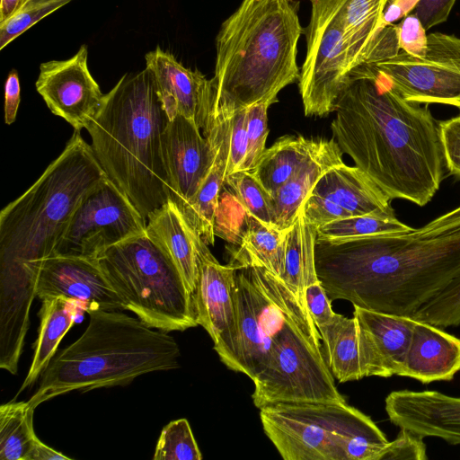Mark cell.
Here are the masks:
<instances>
[{"label":"cell","mask_w":460,"mask_h":460,"mask_svg":"<svg viewBox=\"0 0 460 460\" xmlns=\"http://www.w3.org/2000/svg\"><path fill=\"white\" fill-rule=\"evenodd\" d=\"M235 266L234 326L214 346L221 362L254 385L257 408L286 402H346L334 383L310 314L276 275L253 261Z\"/></svg>","instance_id":"cell-1"},{"label":"cell","mask_w":460,"mask_h":460,"mask_svg":"<svg viewBox=\"0 0 460 460\" xmlns=\"http://www.w3.org/2000/svg\"><path fill=\"white\" fill-rule=\"evenodd\" d=\"M75 130L63 152L0 212V367L15 375L40 262L55 254L84 199L107 174Z\"/></svg>","instance_id":"cell-2"},{"label":"cell","mask_w":460,"mask_h":460,"mask_svg":"<svg viewBox=\"0 0 460 460\" xmlns=\"http://www.w3.org/2000/svg\"><path fill=\"white\" fill-rule=\"evenodd\" d=\"M409 102L367 65L354 68L331 123L355 166L392 199L427 205L445 177L438 121L429 104Z\"/></svg>","instance_id":"cell-3"},{"label":"cell","mask_w":460,"mask_h":460,"mask_svg":"<svg viewBox=\"0 0 460 460\" xmlns=\"http://www.w3.org/2000/svg\"><path fill=\"white\" fill-rule=\"evenodd\" d=\"M316 276L327 296L410 316L460 278V225L438 233L316 241Z\"/></svg>","instance_id":"cell-4"},{"label":"cell","mask_w":460,"mask_h":460,"mask_svg":"<svg viewBox=\"0 0 460 460\" xmlns=\"http://www.w3.org/2000/svg\"><path fill=\"white\" fill-rule=\"evenodd\" d=\"M297 0H243L216 39L213 119L255 103L278 102L298 81L297 44L305 28Z\"/></svg>","instance_id":"cell-5"},{"label":"cell","mask_w":460,"mask_h":460,"mask_svg":"<svg viewBox=\"0 0 460 460\" xmlns=\"http://www.w3.org/2000/svg\"><path fill=\"white\" fill-rule=\"evenodd\" d=\"M168 120L146 67L125 74L85 128L98 163L146 221L170 199L161 143Z\"/></svg>","instance_id":"cell-6"},{"label":"cell","mask_w":460,"mask_h":460,"mask_svg":"<svg viewBox=\"0 0 460 460\" xmlns=\"http://www.w3.org/2000/svg\"><path fill=\"white\" fill-rule=\"evenodd\" d=\"M88 314L84 333L42 372L29 400L34 408L72 391L124 386L139 376L180 367V347L166 332L116 310Z\"/></svg>","instance_id":"cell-7"},{"label":"cell","mask_w":460,"mask_h":460,"mask_svg":"<svg viewBox=\"0 0 460 460\" xmlns=\"http://www.w3.org/2000/svg\"><path fill=\"white\" fill-rule=\"evenodd\" d=\"M124 310L152 328L185 331L198 325L193 299L170 254L146 232L96 258Z\"/></svg>","instance_id":"cell-8"},{"label":"cell","mask_w":460,"mask_h":460,"mask_svg":"<svg viewBox=\"0 0 460 460\" xmlns=\"http://www.w3.org/2000/svg\"><path fill=\"white\" fill-rule=\"evenodd\" d=\"M266 436L284 460H341V438L376 424L347 402H286L260 408Z\"/></svg>","instance_id":"cell-9"},{"label":"cell","mask_w":460,"mask_h":460,"mask_svg":"<svg viewBox=\"0 0 460 460\" xmlns=\"http://www.w3.org/2000/svg\"><path fill=\"white\" fill-rule=\"evenodd\" d=\"M306 55L298 79L305 116L325 117L350 79L353 66L338 13L330 0H309Z\"/></svg>","instance_id":"cell-10"},{"label":"cell","mask_w":460,"mask_h":460,"mask_svg":"<svg viewBox=\"0 0 460 460\" xmlns=\"http://www.w3.org/2000/svg\"><path fill=\"white\" fill-rule=\"evenodd\" d=\"M402 99L460 109V38L442 32L427 35L422 57L401 50L387 58L366 63Z\"/></svg>","instance_id":"cell-11"},{"label":"cell","mask_w":460,"mask_h":460,"mask_svg":"<svg viewBox=\"0 0 460 460\" xmlns=\"http://www.w3.org/2000/svg\"><path fill=\"white\" fill-rule=\"evenodd\" d=\"M146 220L107 176L82 199L54 255L96 259L106 249L144 234Z\"/></svg>","instance_id":"cell-12"},{"label":"cell","mask_w":460,"mask_h":460,"mask_svg":"<svg viewBox=\"0 0 460 460\" xmlns=\"http://www.w3.org/2000/svg\"><path fill=\"white\" fill-rule=\"evenodd\" d=\"M87 61V46L84 44L68 59L41 63L35 83L50 111L78 131L95 116L105 95L92 76Z\"/></svg>","instance_id":"cell-13"},{"label":"cell","mask_w":460,"mask_h":460,"mask_svg":"<svg viewBox=\"0 0 460 460\" xmlns=\"http://www.w3.org/2000/svg\"><path fill=\"white\" fill-rule=\"evenodd\" d=\"M146 67L154 76L168 119L181 115L195 122L206 137L214 123L212 80L198 70L185 67L159 46L146 53Z\"/></svg>","instance_id":"cell-14"},{"label":"cell","mask_w":460,"mask_h":460,"mask_svg":"<svg viewBox=\"0 0 460 460\" xmlns=\"http://www.w3.org/2000/svg\"><path fill=\"white\" fill-rule=\"evenodd\" d=\"M36 296L74 300L87 313L124 310L96 259L64 255L44 259L37 273Z\"/></svg>","instance_id":"cell-15"},{"label":"cell","mask_w":460,"mask_h":460,"mask_svg":"<svg viewBox=\"0 0 460 460\" xmlns=\"http://www.w3.org/2000/svg\"><path fill=\"white\" fill-rule=\"evenodd\" d=\"M170 199L181 208L198 191L210 170L214 147L192 120L177 115L161 137Z\"/></svg>","instance_id":"cell-16"},{"label":"cell","mask_w":460,"mask_h":460,"mask_svg":"<svg viewBox=\"0 0 460 460\" xmlns=\"http://www.w3.org/2000/svg\"><path fill=\"white\" fill-rule=\"evenodd\" d=\"M362 377L402 376L415 320L354 306Z\"/></svg>","instance_id":"cell-17"},{"label":"cell","mask_w":460,"mask_h":460,"mask_svg":"<svg viewBox=\"0 0 460 460\" xmlns=\"http://www.w3.org/2000/svg\"><path fill=\"white\" fill-rule=\"evenodd\" d=\"M193 240L198 267L192 292L196 321L208 332L215 346L225 341L234 330L235 266L232 262L220 264L194 230Z\"/></svg>","instance_id":"cell-18"},{"label":"cell","mask_w":460,"mask_h":460,"mask_svg":"<svg viewBox=\"0 0 460 460\" xmlns=\"http://www.w3.org/2000/svg\"><path fill=\"white\" fill-rule=\"evenodd\" d=\"M385 409L399 429L460 445V397L430 390H398L386 396Z\"/></svg>","instance_id":"cell-19"},{"label":"cell","mask_w":460,"mask_h":460,"mask_svg":"<svg viewBox=\"0 0 460 460\" xmlns=\"http://www.w3.org/2000/svg\"><path fill=\"white\" fill-rule=\"evenodd\" d=\"M460 371V338L415 320L402 376L422 384L450 381Z\"/></svg>","instance_id":"cell-20"},{"label":"cell","mask_w":460,"mask_h":460,"mask_svg":"<svg viewBox=\"0 0 460 460\" xmlns=\"http://www.w3.org/2000/svg\"><path fill=\"white\" fill-rule=\"evenodd\" d=\"M230 119H215L205 137L214 147V159L209 172L196 194L179 208L189 226L208 245L215 243V224L219 207V195L225 183L229 152Z\"/></svg>","instance_id":"cell-21"},{"label":"cell","mask_w":460,"mask_h":460,"mask_svg":"<svg viewBox=\"0 0 460 460\" xmlns=\"http://www.w3.org/2000/svg\"><path fill=\"white\" fill-rule=\"evenodd\" d=\"M310 193L332 201L351 217H396L386 194L359 168L344 163L327 171Z\"/></svg>","instance_id":"cell-22"},{"label":"cell","mask_w":460,"mask_h":460,"mask_svg":"<svg viewBox=\"0 0 460 460\" xmlns=\"http://www.w3.org/2000/svg\"><path fill=\"white\" fill-rule=\"evenodd\" d=\"M342 152L337 142L325 140L322 148L311 156L271 197L274 226L288 229L318 180L331 168L342 164Z\"/></svg>","instance_id":"cell-23"},{"label":"cell","mask_w":460,"mask_h":460,"mask_svg":"<svg viewBox=\"0 0 460 460\" xmlns=\"http://www.w3.org/2000/svg\"><path fill=\"white\" fill-rule=\"evenodd\" d=\"M146 232L172 258L192 295L198 273L193 230L172 199L149 216Z\"/></svg>","instance_id":"cell-24"},{"label":"cell","mask_w":460,"mask_h":460,"mask_svg":"<svg viewBox=\"0 0 460 460\" xmlns=\"http://www.w3.org/2000/svg\"><path fill=\"white\" fill-rule=\"evenodd\" d=\"M343 28L353 66L367 63L383 27V15L389 0H330Z\"/></svg>","instance_id":"cell-25"},{"label":"cell","mask_w":460,"mask_h":460,"mask_svg":"<svg viewBox=\"0 0 460 460\" xmlns=\"http://www.w3.org/2000/svg\"><path fill=\"white\" fill-rule=\"evenodd\" d=\"M41 301L32 362L17 395L35 384L55 356L62 338L75 323L78 313L84 311L77 302L64 297H44Z\"/></svg>","instance_id":"cell-26"},{"label":"cell","mask_w":460,"mask_h":460,"mask_svg":"<svg viewBox=\"0 0 460 460\" xmlns=\"http://www.w3.org/2000/svg\"><path fill=\"white\" fill-rule=\"evenodd\" d=\"M326 139L286 135L266 148L251 172L272 197L323 146Z\"/></svg>","instance_id":"cell-27"},{"label":"cell","mask_w":460,"mask_h":460,"mask_svg":"<svg viewBox=\"0 0 460 460\" xmlns=\"http://www.w3.org/2000/svg\"><path fill=\"white\" fill-rule=\"evenodd\" d=\"M315 240L316 227L306 220L301 208L295 222L286 231L285 263L280 279L305 309V287L318 280L314 265Z\"/></svg>","instance_id":"cell-28"},{"label":"cell","mask_w":460,"mask_h":460,"mask_svg":"<svg viewBox=\"0 0 460 460\" xmlns=\"http://www.w3.org/2000/svg\"><path fill=\"white\" fill-rule=\"evenodd\" d=\"M318 332L323 341L325 360L332 376L341 383L363 378L354 316L348 318L336 314L334 319L318 329Z\"/></svg>","instance_id":"cell-29"},{"label":"cell","mask_w":460,"mask_h":460,"mask_svg":"<svg viewBox=\"0 0 460 460\" xmlns=\"http://www.w3.org/2000/svg\"><path fill=\"white\" fill-rule=\"evenodd\" d=\"M246 214V213H245ZM245 226L231 257L253 261L281 278L286 252V231L246 214Z\"/></svg>","instance_id":"cell-30"},{"label":"cell","mask_w":460,"mask_h":460,"mask_svg":"<svg viewBox=\"0 0 460 460\" xmlns=\"http://www.w3.org/2000/svg\"><path fill=\"white\" fill-rule=\"evenodd\" d=\"M35 409L29 401H11L0 406L1 460H27L38 438L33 429Z\"/></svg>","instance_id":"cell-31"},{"label":"cell","mask_w":460,"mask_h":460,"mask_svg":"<svg viewBox=\"0 0 460 460\" xmlns=\"http://www.w3.org/2000/svg\"><path fill=\"white\" fill-rule=\"evenodd\" d=\"M415 228L396 217L355 216L337 219L316 228V241L341 242L358 237L394 233H408Z\"/></svg>","instance_id":"cell-32"},{"label":"cell","mask_w":460,"mask_h":460,"mask_svg":"<svg viewBox=\"0 0 460 460\" xmlns=\"http://www.w3.org/2000/svg\"><path fill=\"white\" fill-rule=\"evenodd\" d=\"M225 183L231 188L246 214L274 226L271 196L252 172L248 171L234 172L226 177Z\"/></svg>","instance_id":"cell-33"},{"label":"cell","mask_w":460,"mask_h":460,"mask_svg":"<svg viewBox=\"0 0 460 460\" xmlns=\"http://www.w3.org/2000/svg\"><path fill=\"white\" fill-rule=\"evenodd\" d=\"M154 460H200L201 452L189 421L179 419L169 422L157 441Z\"/></svg>","instance_id":"cell-34"},{"label":"cell","mask_w":460,"mask_h":460,"mask_svg":"<svg viewBox=\"0 0 460 460\" xmlns=\"http://www.w3.org/2000/svg\"><path fill=\"white\" fill-rule=\"evenodd\" d=\"M439 328L460 325V278L430 299L411 316Z\"/></svg>","instance_id":"cell-35"},{"label":"cell","mask_w":460,"mask_h":460,"mask_svg":"<svg viewBox=\"0 0 460 460\" xmlns=\"http://www.w3.org/2000/svg\"><path fill=\"white\" fill-rule=\"evenodd\" d=\"M72 0H31L17 13L0 24V49Z\"/></svg>","instance_id":"cell-36"},{"label":"cell","mask_w":460,"mask_h":460,"mask_svg":"<svg viewBox=\"0 0 460 460\" xmlns=\"http://www.w3.org/2000/svg\"><path fill=\"white\" fill-rule=\"evenodd\" d=\"M273 101L255 103L247 108V152L243 171L252 172L266 150L269 134L268 109Z\"/></svg>","instance_id":"cell-37"},{"label":"cell","mask_w":460,"mask_h":460,"mask_svg":"<svg viewBox=\"0 0 460 460\" xmlns=\"http://www.w3.org/2000/svg\"><path fill=\"white\" fill-rule=\"evenodd\" d=\"M247 152V108L230 119L229 152L226 177L243 171Z\"/></svg>","instance_id":"cell-38"},{"label":"cell","mask_w":460,"mask_h":460,"mask_svg":"<svg viewBox=\"0 0 460 460\" xmlns=\"http://www.w3.org/2000/svg\"><path fill=\"white\" fill-rule=\"evenodd\" d=\"M395 27L400 49L413 57H422L427 49V34L420 19L410 13Z\"/></svg>","instance_id":"cell-39"},{"label":"cell","mask_w":460,"mask_h":460,"mask_svg":"<svg viewBox=\"0 0 460 460\" xmlns=\"http://www.w3.org/2000/svg\"><path fill=\"white\" fill-rule=\"evenodd\" d=\"M438 132L446 167L460 177V115L438 121Z\"/></svg>","instance_id":"cell-40"},{"label":"cell","mask_w":460,"mask_h":460,"mask_svg":"<svg viewBox=\"0 0 460 460\" xmlns=\"http://www.w3.org/2000/svg\"><path fill=\"white\" fill-rule=\"evenodd\" d=\"M426 445L423 438L406 429H400L397 437L389 441L383 459H427Z\"/></svg>","instance_id":"cell-41"},{"label":"cell","mask_w":460,"mask_h":460,"mask_svg":"<svg viewBox=\"0 0 460 460\" xmlns=\"http://www.w3.org/2000/svg\"><path fill=\"white\" fill-rule=\"evenodd\" d=\"M302 208L306 220L316 228L326 223L351 217L339 205L312 193H309Z\"/></svg>","instance_id":"cell-42"},{"label":"cell","mask_w":460,"mask_h":460,"mask_svg":"<svg viewBox=\"0 0 460 460\" xmlns=\"http://www.w3.org/2000/svg\"><path fill=\"white\" fill-rule=\"evenodd\" d=\"M305 296L306 309L317 329L327 325L334 319L336 313L332 309V301L319 279L305 287Z\"/></svg>","instance_id":"cell-43"},{"label":"cell","mask_w":460,"mask_h":460,"mask_svg":"<svg viewBox=\"0 0 460 460\" xmlns=\"http://www.w3.org/2000/svg\"><path fill=\"white\" fill-rule=\"evenodd\" d=\"M455 3L456 0H420L412 13L428 31L447 20Z\"/></svg>","instance_id":"cell-44"},{"label":"cell","mask_w":460,"mask_h":460,"mask_svg":"<svg viewBox=\"0 0 460 460\" xmlns=\"http://www.w3.org/2000/svg\"><path fill=\"white\" fill-rule=\"evenodd\" d=\"M21 87L16 70H12L4 84V122L10 125L16 119L21 101Z\"/></svg>","instance_id":"cell-45"},{"label":"cell","mask_w":460,"mask_h":460,"mask_svg":"<svg viewBox=\"0 0 460 460\" xmlns=\"http://www.w3.org/2000/svg\"><path fill=\"white\" fill-rule=\"evenodd\" d=\"M460 225V207L433 219L420 228V233H438Z\"/></svg>","instance_id":"cell-46"},{"label":"cell","mask_w":460,"mask_h":460,"mask_svg":"<svg viewBox=\"0 0 460 460\" xmlns=\"http://www.w3.org/2000/svg\"><path fill=\"white\" fill-rule=\"evenodd\" d=\"M27 460H71V458L37 438L27 456Z\"/></svg>","instance_id":"cell-47"},{"label":"cell","mask_w":460,"mask_h":460,"mask_svg":"<svg viewBox=\"0 0 460 460\" xmlns=\"http://www.w3.org/2000/svg\"><path fill=\"white\" fill-rule=\"evenodd\" d=\"M31 0H1L0 24L17 13Z\"/></svg>","instance_id":"cell-48"}]
</instances>
